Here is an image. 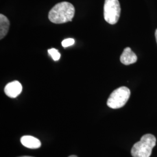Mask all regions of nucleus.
I'll use <instances>...</instances> for the list:
<instances>
[{"mask_svg": "<svg viewBox=\"0 0 157 157\" xmlns=\"http://www.w3.org/2000/svg\"><path fill=\"white\" fill-rule=\"evenodd\" d=\"M74 6L68 2H61L54 6L49 12L48 19L51 22L61 24L72 21L75 15Z\"/></svg>", "mask_w": 157, "mask_h": 157, "instance_id": "f257e3e1", "label": "nucleus"}, {"mask_svg": "<svg viewBox=\"0 0 157 157\" xmlns=\"http://www.w3.org/2000/svg\"><path fill=\"white\" fill-rule=\"evenodd\" d=\"M156 143L157 139L154 135L146 134L143 136L140 140L136 143L132 148L131 154L132 157H150Z\"/></svg>", "mask_w": 157, "mask_h": 157, "instance_id": "f03ea898", "label": "nucleus"}, {"mask_svg": "<svg viewBox=\"0 0 157 157\" xmlns=\"http://www.w3.org/2000/svg\"><path fill=\"white\" fill-rule=\"evenodd\" d=\"M130 91L126 87H121L114 90L107 100V105L112 109H118L124 107L128 101Z\"/></svg>", "mask_w": 157, "mask_h": 157, "instance_id": "7ed1b4c3", "label": "nucleus"}, {"mask_svg": "<svg viewBox=\"0 0 157 157\" xmlns=\"http://www.w3.org/2000/svg\"><path fill=\"white\" fill-rule=\"evenodd\" d=\"M121 6L118 0H105L104 17L107 22L115 25L118 22L121 14Z\"/></svg>", "mask_w": 157, "mask_h": 157, "instance_id": "20e7f679", "label": "nucleus"}, {"mask_svg": "<svg viewBox=\"0 0 157 157\" xmlns=\"http://www.w3.org/2000/svg\"><path fill=\"white\" fill-rule=\"evenodd\" d=\"M22 91V86L18 81H13L6 85L4 92L10 98H16Z\"/></svg>", "mask_w": 157, "mask_h": 157, "instance_id": "39448f33", "label": "nucleus"}, {"mask_svg": "<svg viewBox=\"0 0 157 157\" xmlns=\"http://www.w3.org/2000/svg\"><path fill=\"white\" fill-rule=\"evenodd\" d=\"M121 62L125 65L133 64L137 61V56L133 52L130 47H126L124 49V51L120 58Z\"/></svg>", "mask_w": 157, "mask_h": 157, "instance_id": "423d86ee", "label": "nucleus"}, {"mask_svg": "<svg viewBox=\"0 0 157 157\" xmlns=\"http://www.w3.org/2000/svg\"><path fill=\"white\" fill-rule=\"evenodd\" d=\"M21 142L23 146L30 149L39 148L41 145V141L32 136H24L21 137Z\"/></svg>", "mask_w": 157, "mask_h": 157, "instance_id": "0eeeda50", "label": "nucleus"}, {"mask_svg": "<svg viewBox=\"0 0 157 157\" xmlns=\"http://www.w3.org/2000/svg\"><path fill=\"white\" fill-rule=\"evenodd\" d=\"M10 26V23L6 17L1 14L0 15V39H2L8 33Z\"/></svg>", "mask_w": 157, "mask_h": 157, "instance_id": "6e6552de", "label": "nucleus"}, {"mask_svg": "<svg viewBox=\"0 0 157 157\" xmlns=\"http://www.w3.org/2000/svg\"><path fill=\"white\" fill-rule=\"evenodd\" d=\"M49 54L50 55L54 61H58L60 59L61 57V54L59 52V51L57 50L56 48H51L48 50Z\"/></svg>", "mask_w": 157, "mask_h": 157, "instance_id": "1a4fd4ad", "label": "nucleus"}, {"mask_svg": "<svg viewBox=\"0 0 157 157\" xmlns=\"http://www.w3.org/2000/svg\"><path fill=\"white\" fill-rule=\"evenodd\" d=\"M74 43H75V40L69 38L62 41V45L64 48H67L69 46L73 45Z\"/></svg>", "mask_w": 157, "mask_h": 157, "instance_id": "9d476101", "label": "nucleus"}, {"mask_svg": "<svg viewBox=\"0 0 157 157\" xmlns=\"http://www.w3.org/2000/svg\"><path fill=\"white\" fill-rule=\"evenodd\" d=\"M155 39H156V41L157 43V29L155 30Z\"/></svg>", "mask_w": 157, "mask_h": 157, "instance_id": "9b49d317", "label": "nucleus"}, {"mask_svg": "<svg viewBox=\"0 0 157 157\" xmlns=\"http://www.w3.org/2000/svg\"><path fill=\"white\" fill-rule=\"evenodd\" d=\"M69 157H78L77 156H76V155H71V156H69Z\"/></svg>", "mask_w": 157, "mask_h": 157, "instance_id": "f8f14e48", "label": "nucleus"}, {"mask_svg": "<svg viewBox=\"0 0 157 157\" xmlns=\"http://www.w3.org/2000/svg\"><path fill=\"white\" fill-rule=\"evenodd\" d=\"M28 157V156H24V157Z\"/></svg>", "mask_w": 157, "mask_h": 157, "instance_id": "ddd939ff", "label": "nucleus"}]
</instances>
